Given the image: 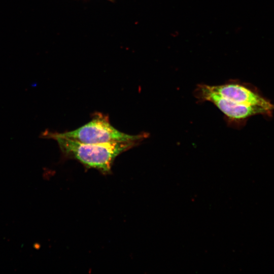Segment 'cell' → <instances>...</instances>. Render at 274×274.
Wrapping results in <instances>:
<instances>
[{"label": "cell", "mask_w": 274, "mask_h": 274, "mask_svg": "<svg viewBox=\"0 0 274 274\" xmlns=\"http://www.w3.org/2000/svg\"><path fill=\"white\" fill-rule=\"evenodd\" d=\"M41 137L57 141L64 157L76 159L87 168H94L104 174L111 172L115 158L121 153L134 147L135 142L108 143H84L51 134L45 131Z\"/></svg>", "instance_id": "cell-1"}, {"label": "cell", "mask_w": 274, "mask_h": 274, "mask_svg": "<svg viewBox=\"0 0 274 274\" xmlns=\"http://www.w3.org/2000/svg\"><path fill=\"white\" fill-rule=\"evenodd\" d=\"M210 92L231 102L262 107L272 113L274 104L261 95L255 88L237 80H229L223 84H203Z\"/></svg>", "instance_id": "cell-4"}, {"label": "cell", "mask_w": 274, "mask_h": 274, "mask_svg": "<svg viewBox=\"0 0 274 274\" xmlns=\"http://www.w3.org/2000/svg\"><path fill=\"white\" fill-rule=\"evenodd\" d=\"M48 131L54 135L91 144L140 143L149 136L147 132L130 135L120 131L111 124L108 117L101 113H96L90 121L74 130L62 133Z\"/></svg>", "instance_id": "cell-2"}, {"label": "cell", "mask_w": 274, "mask_h": 274, "mask_svg": "<svg viewBox=\"0 0 274 274\" xmlns=\"http://www.w3.org/2000/svg\"><path fill=\"white\" fill-rule=\"evenodd\" d=\"M193 95L198 102L209 101L223 114L224 120L229 127L239 128L252 116L257 115H271V113L258 106L231 103L207 90L203 84L196 86Z\"/></svg>", "instance_id": "cell-3"}]
</instances>
